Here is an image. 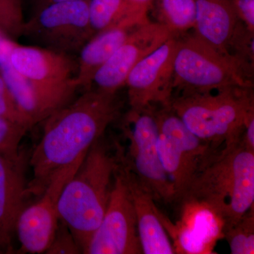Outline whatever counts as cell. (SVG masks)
Instances as JSON below:
<instances>
[{
    "label": "cell",
    "mask_w": 254,
    "mask_h": 254,
    "mask_svg": "<svg viewBox=\"0 0 254 254\" xmlns=\"http://www.w3.org/2000/svg\"><path fill=\"white\" fill-rule=\"evenodd\" d=\"M120 108L116 93L90 89L46 119L29 160L33 178L27 194L41 195L57 174L84 158L120 116Z\"/></svg>",
    "instance_id": "1"
},
{
    "label": "cell",
    "mask_w": 254,
    "mask_h": 254,
    "mask_svg": "<svg viewBox=\"0 0 254 254\" xmlns=\"http://www.w3.org/2000/svg\"><path fill=\"white\" fill-rule=\"evenodd\" d=\"M120 147L117 145L113 153L103 136L95 142L60 193V220L69 229L81 254H86L106 211L120 163Z\"/></svg>",
    "instance_id": "2"
},
{
    "label": "cell",
    "mask_w": 254,
    "mask_h": 254,
    "mask_svg": "<svg viewBox=\"0 0 254 254\" xmlns=\"http://www.w3.org/2000/svg\"><path fill=\"white\" fill-rule=\"evenodd\" d=\"M184 199L208 205L223 219L225 230L254 208V151L242 136L205 161L180 201Z\"/></svg>",
    "instance_id": "3"
},
{
    "label": "cell",
    "mask_w": 254,
    "mask_h": 254,
    "mask_svg": "<svg viewBox=\"0 0 254 254\" xmlns=\"http://www.w3.org/2000/svg\"><path fill=\"white\" fill-rule=\"evenodd\" d=\"M216 91L181 95L170 107L193 134L218 150L240 138L254 104L249 87Z\"/></svg>",
    "instance_id": "4"
},
{
    "label": "cell",
    "mask_w": 254,
    "mask_h": 254,
    "mask_svg": "<svg viewBox=\"0 0 254 254\" xmlns=\"http://www.w3.org/2000/svg\"><path fill=\"white\" fill-rule=\"evenodd\" d=\"M10 61L31 87L40 122L73 100L78 62L72 55L14 42Z\"/></svg>",
    "instance_id": "5"
},
{
    "label": "cell",
    "mask_w": 254,
    "mask_h": 254,
    "mask_svg": "<svg viewBox=\"0 0 254 254\" xmlns=\"http://www.w3.org/2000/svg\"><path fill=\"white\" fill-rule=\"evenodd\" d=\"M235 86H251L235 60L219 53L194 35L178 39L174 60V88L180 89L183 95Z\"/></svg>",
    "instance_id": "6"
},
{
    "label": "cell",
    "mask_w": 254,
    "mask_h": 254,
    "mask_svg": "<svg viewBox=\"0 0 254 254\" xmlns=\"http://www.w3.org/2000/svg\"><path fill=\"white\" fill-rule=\"evenodd\" d=\"M158 123L157 149L164 170L180 201L195 174L218 150L189 129L170 106L155 110Z\"/></svg>",
    "instance_id": "7"
},
{
    "label": "cell",
    "mask_w": 254,
    "mask_h": 254,
    "mask_svg": "<svg viewBox=\"0 0 254 254\" xmlns=\"http://www.w3.org/2000/svg\"><path fill=\"white\" fill-rule=\"evenodd\" d=\"M21 35L44 48L72 55L95 36L89 21V0L48 5L23 24Z\"/></svg>",
    "instance_id": "8"
},
{
    "label": "cell",
    "mask_w": 254,
    "mask_h": 254,
    "mask_svg": "<svg viewBox=\"0 0 254 254\" xmlns=\"http://www.w3.org/2000/svg\"><path fill=\"white\" fill-rule=\"evenodd\" d=\"M127 120L131 128H126L129 141L127 163L155 200L165 203L175 200V189L159 157L157 149L158 128L154 108L141 111L131 110Z\"/></svg>",
    "instance_id": "9"
},
{
    "label": "cell",
    "mask_w": 254,
    "mask_h": 254,
    "mask_svg": "<svg viewBox=\"0 0 254 254\" xmlns=\"http://www.w3.org/2000/svg\"><path fill=\"white\" fill-rule=\"evenodd\" d=\"M86 254H143L133 200L120 157L106 211L92 235Z\"/></svg>",
    "instance_id": "10"
},
{
    "label": "cell",
    "mask_w": 254,
    "mask_h": 254,
    "mask_svg": "<svg viewBox=\"0 0 254 254\" xmlns=\"http://www.w3.org/2000/svg\"><path fill=\"white\" fill-rule=\"evenodd\" d=\"M178 38L173 36L132 68L125 86L131 110L170 106L173 99L174 60Z\"/></svg>",
    "instance_id": "11"
},
{
    "label": "cell",
    "mask_w": 254,
    "mask_h": 254,
    "mask_svg": "<svg viewBox=\"0 0 254 254\" xmlns=\"http://www.w3.org/2000/svg\"><path fill=\"white\" fill-rule=\"evenodd\" d=\"M84 158L57 174L41 195V198L21 210L16 220L15 232L23 253H46L49 249L59 225L60 193Z\"/></svg>",
    "instance_id": "12"
},
{
    "label": "cell",
    "mask_w": 254,
    "mask_h": 254,
    "mask_svg": "<svg viewBox=\"0 0 254 254\" xmlns=\"http://www.w3.org/2000/svg\"><path fill=\"white\" fill-rule=\"evenodd\" d=\"M181 216L176 224L158 210L160 221L170 238L175 254H213L218 240L224 238L225 221L218 213L201 202L182 200Z\"/></svg>",
    "instance_id": "13"
},
{
    "label": "cell",
    "mask_w": 254,
    "mask_h": 254,
    "mask_svg": "<svg viewBox=\"0 0 254 254\" xmlns=\"http://www.w3.org/2000/svg\"><path fill=\"white\" fill-rule=\"evenodd\" d=\"M173 36L163 25L150 20L137 26L95 73L93 83L96 89L116 93L125 86L132 68Z\"/></svg>",
    "instance_id": "14"
},
{
    "label": "cell",
    "mask_w": 254,
    "mask_h": 254,
    "mask_svg": "<svg viewBox=\"0 0 254 254\" xmlns=\"http://www.w3.org/2000/svg\"><path fill=\"white\" fill-rule=\"evenodd\" d=\"M120 163L133 200L142 252L175 254L173 243L159 218L154 198L128 166L123 148Z\"/></svg>",
    "instance_id": "15"
},
{
    "label": "cell",
    "mask_w": 254,
    "mask_h": 254,
    "mask_svg": "<svg viewBox=\"0 0 254 254\" xmlns=\"http://www.w3.org/2000/svg\"><path fill=\"white\" fill-rule=\"evenodd\" d=\"M24 174L22 156L11 159L0 155V252L13 250L16 220L28 195Z\"/></svg>",
    "instance_id": "16"
},
{
    "label": "cell",
    "mask_w": 254,
    "mask_h": 254,
    "mask_svg": "<svg viewBox=\"0 0 254 254\" xmlns=\"http://www.w3.org/2000/svg\"><path fill=\"white\" fill-rule=\"evenodd\" d=\"M195 1L194 36L219 53L230 58L229 55L230 47L242 23L237 16L233 1L232 0H195Z\"/></svg>",
    "instance_id": "17"
},
{
    "label": "cell",
    "mask_w": 254,
    "mask_h": 254,
    "mask_svg": "<svg viewBox=\"0 0 254 254\" xmlns=\"http://www.w3.org/2000/svg\"><path fill=\"white\" fill-rule=\"evenodd\" d=\"M141 25V24H140ZM139 25L124 23L97 33L79 52L76 83L85 91L91 89L95 73L127 41Z\"/></svg>",
    "instance_id": "18"
},
{
    "label": "cell",
    "mask_w": 254,
    "mask_h": 254,
    "mask_svg": "<svg viewBox=\"0 0 254 254\" xmlns=\"http://www.w3.org/2000/svg\"><path fill=\"white\" fill-rule=\"evenodd\" d=\"M151 9L154 11L158 22L173 36L194 28L195 0H155Z\"/></svg>",
    "instance_id": "19"
},
{
    "label": "cell",
    "mask_w": 254,
    "mask_h": 254,
    "mask_svg": "<svg viewBox=\"0 0 254 254\" xmlns=\"http://www.w3.org/2000/svg\"><path fill=\"white\" fill-rule=\"evenodd\" d=\"M89 21L95 35L123 23L139 25L132 18L125 0H89Z\"/></svg>",
    "instance_id": "20"
},
{
    "label": "cell",
    "mask_w": 254,
    "mask_h": 254,
    "mask_svg": "<svg viewBox=\"0 0 254 254\" xmlns=\"http://www.w3.org/2000/svg\"><path fill=\"white\" fill-rule=\"evenodd\" d=\"M232 254H254V207L224 232Z\"/></svg>",
    "instance_id": "21"
},
{
    "label": "cell",
    "mask_w": 254,
    "mask_h": 254,
    "mask_svg": "<svg viewBox=\"0 0 254 254\" xmlns=\"http://www.w3.org/2000/svg\"><path fill=\"white\" fill-rule=\"evenodd\" d=\"M28 128L0 118V155L11 159H18L20 143Z\"/></svg>",
    "instance_id": "22"
},
{
    "label": "cell",
    "mask_w": 254,
    "mask_h": 254,
    "mask_svg": "<svg viewBox=\"0 0 254 254\" xmlns=\"http://www.w3.org/2000/svg\"><path fill=\"white\" fill-rule=\"evenodd\" d=\"M0 118L31 129L32 125L18 108L14 97L0 75Z\"/></svg>",
    "instance_id": "23"
},
{
    "label": "cell",
    "mask_w": 254,
    "mask_h": 254,
    "mask_svg": "<svg viewBox=\"0 0 254 254\" xmlns=\"http://www.w3.org/2000/svg\"><path fill=\"white\" fill-rule=\"evenodd\" d=\"M24 23L22 8L0 1V31L9 38L21 36Z\"/></svg>",
    "instance_id": "24"
},
{
    "label": "cell",
    "mask_w": 254,
    "mask_h": 254,
    "mask_svg": "<svg viewBox=\"0 0 254 254\" xmlns=\"http://www.w3.org/2000/svg\"><path fill=\"white\" fill-rule=\"evenodd\" d=\"M48 254H81V250L69 229L60 220L59 225Z\"/></svg>",
    "instance_id": "25"
},
{
    "label": "cell",
    "mask_w": 254,
    "mask_h": 254,
    "mask_svg": "<svg viewBox=\"0 0 254 254\" xmlns=\"http://www.w3.org/2000/svg\"><path fill=\"white\" fill-rule=\"evenodd\" d=\"M241 22L250 31H254V0H232Z\"/></svg>",
    "instance_id": "26"
},
{
    "label": "cell",
    "mask_w": 254,
    "mask_h": 254,
    "mask_svg": "<svg viewBox=\"0 0 254 254\" xmlns=\"http://www.w3.org/2000/svg\"><path fill=\"white\" fill-rule=\"evenodd\" d=\"M132 18L139 21H148V13L152 9L155 0H125Z\"/></svg>",
    "instance_id": "27"
},
{
    "label": "cell",
    "mask_w": 254,
    "mask_h": 254,
    "mask_svg": "<svg viewBox=\"0 0 254 254\" xmlns=\"http://www.w3.org/2000/svg\"><path fill=\"white\" fill-rule=\"evenodd\" d=\"M242 140L249 149L254 151V114L251 115L246 123Z\"/></svg>",
    "instance_id": "28"
},
{
    "label": "cell",
    "mask_w": 254,
    "mask_h": 254,
    "mask_svg": "<svg viewBox=\"0 0 254 254\" xmlns=\"http://www.w3.org/2000/svg\"><path fill=\"white\" fill-rule=\"evenodd\" d=\"M86 1V0H34L36 11L55 3L64 2V1Z\"/></svg>",
    "instance_id": "29"
},
{
    "label": "cell",
    "mask_w": 254,
    "mask_h": 254,
    "mask_svg": "<svg viewBox=\"0 0 254 254\" xmlns=\"http://www.w3.org/2000/svg\"><path fill=\"white\" fill-rule=\"evenodd\" d=\"M5 4L10 5V6H15V7L22 8L21 4V0H0Z\"/></svg>",
    "instance_id": "30"
}]
</instances>
